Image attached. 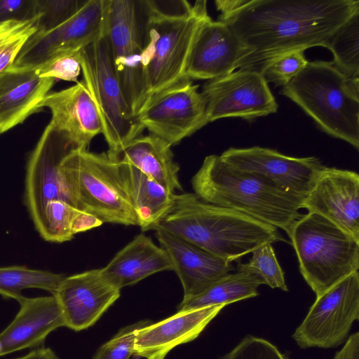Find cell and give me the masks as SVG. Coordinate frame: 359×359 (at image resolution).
I'll return each mask as SVG.
<instances>
[{"instance_id": "obj_1", "label": "cell", "mask_w": 359, "mask_h": 359, "mask_svg": "<svg viewBox=\"0 0 359 359\" xmlns=\"http://www.w3.org/2000/svg\"><path fill=\"white\" fill-rule=\"evenodd\" d=\"M358 13V0H247L218 20L252 50L238 69L262 74L290 52L327 48L333 34Z\"/></svg>"}, {"instance_id": "obj_2", "label": "cell", "mask_w": 359, "mask_h": 359, "mask_svg": "<svg viewBox=\"0 0 359 359\" xmlns=\"http://www.w3.org/2000/svg\"><path fill=\"white\" fill-rule=\"evenodd\" d=\"M156 226L230 262L264 244L286 241L276 227L191 193L175 194L170 207L151 229Z\"/></svg>"}, {"instance_id": "obj_3", "label": "cell", "mask_w": 359, "mask_h": 359, "mask_svg": "<svg viewBox=\"0 0 359 359\" xmlns=\"http://www.w3.org/2000/svg\"><path fill=\"white\" fill-rule=\"evenodd\" d=\"M191 184L203 201L238 211L286 233L302 215L304 197L238 170L217 155L205 158Z\"/></svg>"}, {"instance_id": "obj_4", "label": "cell", "mask_w": 359, "mask_h": 359, "mask_svg": "<svg viewBox=\"0 0 359 359\" xmlns=\"http://www.w3.org/2000/svg\"><path fill=\"white\" fill-rule=\"evenodd\" d=\"M280 93L296 103L327 134L359 149V79L332 62H309Z\"/></svg>"}, {"instance_id": "obj_5", "label": "cell", "mask_w": 359, "mask_h": 359, "mask_svg": "<svg viewBox=\"0 0 359 359\" xmlns=\"http://www.w3.org/2000/svg\"><path fill=\"white\" fill-rule=\"evenodd\" d=\"M60 170L70 205L102 223L140 226L118 160L107 152L78 149L63 160Z\"/></svg>"}, {"instance_id": "obj_6", "label": "cell", "mask_w": 359, "mask_h": 359, "mask_svg": "<svg viewBox=\"0 0 359 359\" xmlns=\"http://www.w3.org/2000/svg\"><path fill=\"white\" fill-rule=\"evenodd\" d=\"M299 271L318 297L359 269V240L321 215L308 212L287 233Z\"/></svg>"}, {"instance_id": "obj_7", "label": "cell", "mask_w": 359, "mask_h": 359, "mask_svg": "<svg viewBox=\"0 0 359 359\" xmlns=\"http://www.w3.org/2000/svg\"><path fill=\"white\" fill-rule=\"evenodd\" d=\"M206 4V1H196L191 15L182 18L150 15L144 8L142 57L147 90L145 103L155 94L185 78L194 41L201 25L210 18Z\"/></svg>"}, {"instance_id": "obj_8", "label": "cell", "mask_w": 359, "mask_h": 359, "mask_svg": "<svg viewBox=\"0 0 359 359\" xmlns=\"http://www.w3.org/2000/svg\"><path fill=\"white\" fill-rule=\"evenodd\" d=\"M81 72L108 145L107 154L118 160L126 146L144 130L128 105L114 70L107 40L100 37L78 51Z\"/></svg>"}, {"instance_id": "obj_9", "label": "cell", "mask_w": 359, "mask_h": 359, "mask_svg": "<svg viewBox=\"0 0 359 359\" xmlns=\"http://www.w3.org/2000/svg\"><path fill=\"white\" fill-rule=\"evenodd\" d=\"M145 13L142 1L108 0L105 36L111 64L133 115L147 100L142 66Z\"/></svg>"}, {"instance_id": "obj_10", "label": "cell", "mask_w": 359, "mask_h": 359, "mask_svg": "<svg viewBox=\"0 0 359 359\" xmlns=\"http://www.w3.org/2000/svg\"><path fill=\"white\" fill-rule=\"evenodd\" d=\"M359 318V274L355 271L316 299L292 334L301 348L341 345Z\"/></svg>"}, {"instance_id": "obj_11", "label": "cell", "mask_w": 359, "mask_h": 359, "mask_svg": "<svg viewBox=\"0 0 359 359\" xmlns=\"http://www.w3.org/2000/svg\"><path fill=\"white\" fill-rule=\"evenodd\" d=\"M198 85L184 78L153 95L142 107L137 119L150 135L171 146L209 123L205 100Z\"/></svg>"}, {"instance_id": "obj_12", "label": "cell", "mask_w": 359, "mask_h": 359, "mask_svg": "<svg viewBox=\"0 0 359 359\" xmlns=\"http://www.w3.org/2000/svg\"><path fill=\"white\" fill-rule=\"evenodd\" d=\"M108 0H88L70 19L48 32L34 34L13 66L38 68L50 59L77 52L105 34Z\"/></svg>"}, {"instance_id": "obj_13", "label": "cell", "mask_w": 359, "mask_h": 359, "mask_svg": "<svg viewBox=\"0 0 359 359\" xmlns=\"http://www.w3.org/2000/svg\"><path fill=\"white\" fill-rule=\"evenodd\" d=\"M201 93L209 123L233 117L252 121L276 113L278 107L263 75L249 69L208 81Z\"/></svg>"}, {"instance_id": "obj_14", "label": "cell", "mask_w": 359, "mask_h": 359, "mask_svg": "<svg viewBox=\"0 0 359 359\" xmlns=\"http://www.w3.org/2000/svg\"><path fill=\"white\" fill-rule=\"evenodd\" d=\"M78 149L50 121L30 154L26 169L25 203L35 227L40 224L50 201L62 200L69 203L60 168L63 160Z\"/></svg>"}, {"instance_id": "obj_15", "label": "cell", "mask_w": 359, "mask_h": 359, "mask_svg": "<svg viewBox=\"0 0 359 359\" xmlns=\"http://www.w3.org/2000/svg\"><path fill=\"white\" fill-rule=\"evenodd\" d=\"M219 156L238 170L254 174L287 192L304 198L325 167L315 156L292 157L257 146L231 147Z\"/></svg>"}, {"instance_id": "obj_16", "label": "cell", "mask_w": 359, "mask_h": 359, "mask_svg": "<svg viewBox=\"0 0 359 359\" xmlns=\"http://www.w3.org/2000/svg\"><path fill=\"white\" fill-rule=\"evenodd\" d=\"M53 295L61 309L65 327L79 332L93 325L119 298L121 290L100 269L65 276Z\"/></svg>"}, {"instance_id": "obj_17", "label": "cell", "mask_w": 359, "mask_h": 359, "mask_svg": "<svg viewBox=\"0 0 359 359\" xmlns=\"http://www.w3.org/2000/svg\"><path fill=\"white\" fill-rule=\"evenodd\" d=\"M252 50L224 22L208 19L194 41L184 76L191 80H213L238 69Z\"/></svg>"}, {"instance_id": "obj_18", "label": "cell", "mask_w": 359, "mask_h": 359, "mask_svg": "<svg viewBox=\"0 0 359 359\" xmlns=\"http://www.w3.org/2000/svg\"><path fill=\"white\" fill-rule=\"evenodd\" d=\"M302 208L328 219L359 240V175L355 171L325 167Z\"/></svg>"}, {"instance_id": "obj_19", "label": "cell", "mask_w": 359, "mask_h": 359, "mask_svg": "<svg viewBox=\"0 0 359 359\" xmlns=\"http://www.w3.org/2000/svg\"><path fill=\"white\" fill-rule=\"evenodd\" d=\"M224 305L178 311L137 332L133 355L145 359H165L176 346L196 339Z\"/></svg>"}, {"instance_id": "obj_20", "label": "cell", "mask_w": 359, "mask_h": 359, "mask_svg": "<svg viewBox=\"0 0 359 359\" xmlns=\"http://www.w3.org/2000/svg\"><path fill=\"white\" fill-rule=\"evenodd\" d=\"M161 248L168 255L172 270L180 280L184 297L199 293L234 271L231 262L217 257L161 228L153 229Z\"/></svg>"}, {"instance_id": "obj_21", "label": "cell", "mask_w": 359, "mask_h": 359, "mask_svg": "<svg viewBox=\"0 0 359 359\" xmlns=\"http://www.w3.org/2000/svg\"><path fill=\"white\" fill-rule=\"evenodd\" d=\"M55 79L41 77L37 68L12 65L0 74V135L42 111L40 104Z\"/></svg>"}, {"instance_id": "obj_22", "label": "cell", "mask_w": 359, "mask_h": 359, "mask_svg": "<svg viewBox=\"0 0 359 359\" xmlns=\"http://www.w3.org/2000/svg\"><path fill=\"white\" fill-rule=\"evenodd\" d=\"M40 107L42 110L44 107L50 109V122L79 149H88L91 140L102 133L99 115L83 80L67 88L49 93Z\"/></svg>"}, {"instance_id": "obj_23", "label": "cell", "mask_w": 359, "mask_h": 359, "mask_svg": "<svg viewBox=\"0 0 359 359\" xmlns=\"http://www.w3.org/2000/svg\"><path fill=\"white\" fill-rule=\"evenodd\" d=\"M18 303L19 311L0 333L1 356L26 348H38L50 332L65 326L61 309L54 295L24 297Z\"/></svg>"}, {"instance_id": "obj_24", "label": "cell", "mask_w": 359, "mask_h": 359, "mask_svg": "<svg viewBox=\"0 0 359 359\" xmlns=\"http://www.w3.org/2000/svg\"><path fill=\"white\" fill-rule=\"evenodd\" d=\"M170 270L172 266L166 252L144 233L135 236L100 269L102 275L119 290L154 273Z\"/></svg>"}, {"instance_id": "obj_25", "label": "cell", "mask_w": 359, "mask_h": 359, "mask_svg": "<svg viewBox=\"0 0 359 359\" xmlns=\"http://www.w3.org/2000/svg\"><path fill=\"white\" fill-rule=\"evenodd\" d=\"M171 145L156 136H139L123 149L118 161L128 163L145 174L168 191L182 190Z\"/></svg>"}, {"instance_id": "obj_26", "label": "cell", "mask_w": 359, "mask_h": 359, "mask_svg": "<svg viewBox=\"0 0 359 359\" xmlns=\"http://www.w3.org/2000/svg\"><path fill=\"white\" fill-rule=\"evenodd\" d=\"M119 163L140 226L142 231L151 230L170 207L175 194L168 191L133 165L121 161Z\"/></svg>"}, {"instance_id": "obj_27", "label": "cell", "mask_w": 359, "mask_h": 359, "mask_svg": "<svg viewBox=\"0 0 359 359\" xmlns=\"http://www.w3.org/2000/svg\"><path fill=\"white\" fill-rule=\"evenodd\" d=\"M263 282L256 276L237 271L229 273L199 293L183 298L178 311L224 305L259 295Z\"/></svg>"}, {"instance_id": "obj_28", "label": "cell", "mask_w": 359, "mask_h": 359, "mask_svg": "<svg viewBox=\"0 0 359 359\" xmlns=\"http://www.w3.org/2000/svg\"><path fill=\"white\" fill-rule=\"evenodd\" d=\"M102 224L97 218L65 201L52 200L46 204L41 221L36 229L45 241L62 243L72 240L78 233Z\"/></svg>"}, {"instance_id": "obj_29", "label": "cell", "mask_w": 359, "mask_h": 359, "mask_svg": "<svg viewBox=\"0 0 359 359\" xmlns=\"http://www.w3.org/2000/svg\"><path fill=\"white\" fill-rule=\"evenodd\" d=\"M65 276L25 266L0 267V294L18 302L24 296L22 291L28 288L46 290L53 294Z\"/></svg>"}, {"instance_id": "obj_30", "label": "cell", "mask_w": 359, "mask_h": 359, "mask_svg": "<svg viewBox=\"0 0 359 359\" xmlns=\"http://www.w3.org/2000/svg\"><path fill=\"white\" fill-rule=\"evenodd\" d=\"M327 48L332 52V62L339 71L359 79V13L333 34Z\"/></svg>"}, {"instance_id": "obj_31", "label": "cell", "mask_w": 359, "mask_h": 359, "mask_svg": "<svg viewBox=\"0 0 359 359\" xmlns=\"http://www.w3.org/2000/svg\"><path fill=\"white\" fill-rule=\"evenodd\" d=\"M251 253L252 257L248 262L237 264V271L253 274L270 287L287 292L284 271L278 262L271 244H264Z\"/></svg>"}, {"instance_id": "obj_32", "label": "cell", "mask_w": 359, "mask_h": 359, "mask_svg": "<svg viewBox=\"0 0 359 359\" xmlns=\"http://www.w3.org/2000/svg\"><path fill=\"white\" fill-rule=\"evenodd\" d=\"M36 18L0 23V74L13 65L27 41L36 32Z\"/></svg>"}, {"instance_id": "obj_33", "label": "cell", "mask_w": 359, "mask_h": 359, "mask_svg": "<svg viewBox=\"0 0 359 359\" xmlns=\"http://www.w3.org/2000/svg\"><path fill=\"white\" fill-rule=\"evenodd\" d=\"M36 33L48 32L73 17L88 0H35Z\"/></svg>"}, {"instance_id": "obj_34", "label": "cell", "mask_w": 359, "mask_h": 359, "mask_svg": "<svg viewBox=\"0 0 359 359\" xmlns=\"http://www.w3.org/2000/svg\"><path fill=\"white\" fill-rule=\"evenodd\" d=\"M150 323L149 320H140L123 327L97 350L93 359H129L133 355L137 332Z\"/></svg>"}, {"instance_id": "obj_35", "label": "cell", "mask_w": 359, "mask_h": 359, "mask_svg": "<svg viewBox=\"0 0 359 359\" xmlns=\"http://www.w3.org/2000/svg\"><path fill=\"white\" fill-rule=\"evenodd\" d=\"M303 50L287 53L271 63L262 73L267 83L275 86L288 84L307 65Z\"/></svg>"}, {"instance_id": "obj_36", "label": "cell", "mask_w": 359, "mask_h": 359, "mask_svg": "<svg viewBox=\"0 0 359 359\" xmlns=\"http://www.w3.org/2000/svg\"><path fill=\"white\" fill-rule=\"evenodd\" d=\"M222 359H289L270 341L252 335L245 336Z\"/></svg>"}, {"instance_id": "obj_37", "label": "cell", "mask_w": 359, "mask_h": 359, "mask_svg": "<svg viewBox=\"0 0 359 359\" xmlns=\"http://www.w3.org/2000/svg\"><path fill=\"white\" fill-rule=\"evenodd\" d=\"M41 77L78 82L81 67L78 51L57 55L37 68Z\"/></svg>"}, {"instance_id": "obj_38", "label": "cell", "mask_w": 359, "mask_h": 359, "mask_svg": "<svg viewBox=\"0 0 359 359\" xmlns=\"http://www.w3.org/2000/svg\"><path fill=\"white\" fill-rule=\"evenodd\" d=\"M145 12L153 16L165 18H182L191 15L193 5L185 0H142Z\"/></svg>"}, {"instance_id": "obj_39", "label": "cell", "mask_w": 359, "mask_h": 359, "mask_svg": "<svg viewBox=\"0 0 359 359\" xmlns=\"http://www.w3.org/2000/svg\"><path fill=\"white\" fill-rule=\"evenodd\" d=\"M36 17L35 0H0V23L29 20Z\"/></svg>"}, {"instance_id": "obj_40", "label": "cell", "mask_w": 359, "mask_h": 359, "mask_svg": "<svg viewBox=\"0 0 359 359\" xmlns=\"http://www.w3.org/2000/svg\"><path fill=\"white\" fill-rule=\"evenodd\" d=\"M247 0H217L215 4L221 14L219 16H225L236 11L245 4Z\"/></svg>"}, {"instance_id": "obj_41", "label": "cell", "mask_w": 359, "mask_h": 359, "mask_svg": "<svg viewBox=\"0 0 359 359\" xmlns=\"http://www.w3.org/2000/svg\"><path fill=\"white\" fill-rule=\"evenodd\" d=\"M13 359H59L57 354L50 348H38L29 353Z\"/></svg>"}, {"instance_id": "obj_42", "label": "cell", "mask_w": 359, "mask_h": 359, "mask_svg": "<svg viewBox=\"0 0 359 359\" xmlns=\"http://www.w3.org/2000/svg\"><path fill=\"white\" fill-rule=\"evenodd\" d=\"M1 344L0 343V356H1Z\"/></svg>"}]
</instances>
